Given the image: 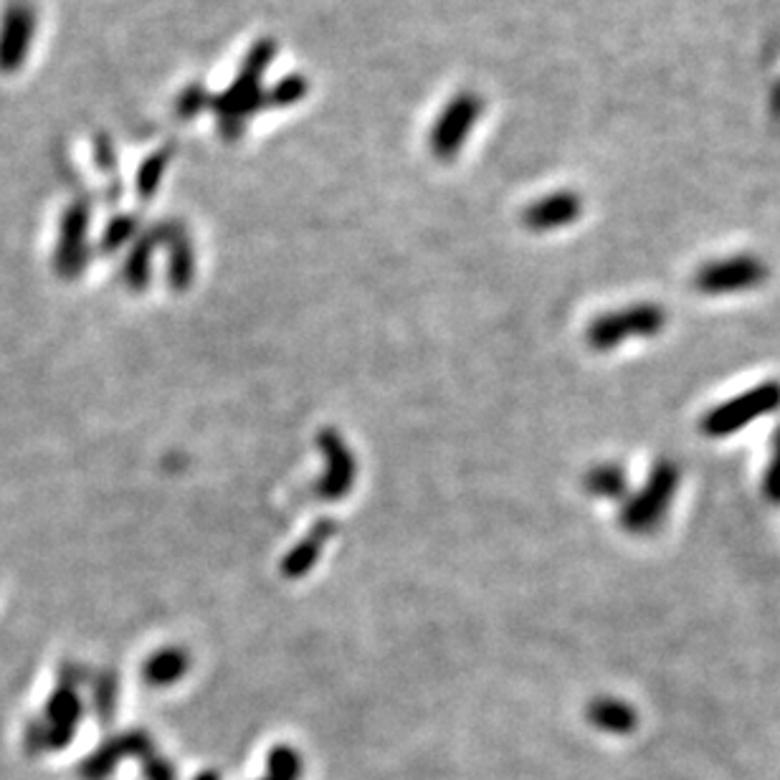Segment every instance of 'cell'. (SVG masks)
Wrapping results in <instances>:
<instances>
[{"mask_svg": "<svg viewBox=\"0 0 780 780\" xmlns=\"http://www.w3.org/2000/svg\"><path fill=\"white\" fill-rule=\"evenodd\" d=\"M583 213V200L581 196L570 190L553 193V196H545L532 203L528 211L522 213V223L535 234H547V231L570 226L581 219Z\"/></svg>", "mask_w": 780, "mask_h": 780, "instance_id": "9c48e42d", "label": "cell"}, {"mask_svg": "<svg viewBox=\"0 0 780 780\" xmlns=\"http://www.w3.org/2000/svg\"><path fill=\"white\" fill-rule=\"evenodd\" d=\"M190 669V654L183 652L177 646H168L160 648L145 661L143 667V679L150 686H170L188 674Z\"/></svg>", "mask_w": 780, "mask_h": 780, "instance_id": "4fadbf2b", "label": "cell"}, {"mask_svg": "<svg viewBox=\"0 0 780 780\" xmlns=\"http://www.w3.org/2000/svg\"><path fill=\"white\" fill-rule=\"evenodd\" d=\"M38 15L28 0H11L0 15V74L21 72L36 38Z\"/></svg>", "mask_w": 780, "mask_h": 780, "instance_id": "5b68a950", "label": "cell"}, {"mask_svg": "<svg viewBox=\"0 0 780 780\" xmlns=\"http://www.w3.org/2000/svg\"><path fill=\"white\" fill-rule=\"evenodd\" d=\"M79 715H82V705L72 686H64V690L53 694V699L49 702V720L53 722V730L49 732L53 740L51 745L59 747L69 743L76 722H79Z\"/></svg>", "mask_w": 780, "mask_h": 780, "instance_id": "9a60e30c", "label": "cell"}, {"mask_svg": "<svg viewBox=\"0 0 780 780\" xmlns=\"http://www.w3.org/2000/svg\"><path fill=\"white\" fill-rule=\"evenodd\" d=\"M763 494H766L768 502L780 507V426L773 431V438H770V461L766 479H763Z\"/></svg>", "mask_w": 780, "mask_h": 780, "instance_id": "d6986e66", "label": "cell"}, {"mask_svg": "<svg viewBox=\"0 0 780 780\" xmlns=\"http://www.w3.org/2000/svg\"><path fill=\"white\" fill-rule=\"evenodd\" d=\"M317 446L322 449V457L327 461V469H324V476L314 484V494L320 499L335 502L343 499L355 482V459L350 449H347L343 438L337 436V431L324 429L317 436Z\"/></svg>", "mask_w": 780, "mask_h": 780, "instance_id": "52a82bcc", "label": "cell"}, {"mask_svg": "<svg viewBox=\"0 0 780 780\" xmlns=\"http://www.w3.org/2000/svg\"><path fill=\"white\" fill-rule=\"evenodd\" d=\"M196 780H219V776H215V773H203V776H198Z\"/></svg>", "mask_w": 780, "mask_h": 780, "instance_id": "7402d4cb", "label": "cell"}, {"mask_svg": "<svg viewBox=\"0 0 780 780\" xmlns=\"http://www.w3.org/2000/svg\"><path fill=\"white\" fill-rule=\"evenodd\" d=\"M335 522L332 520H320L310 530L302 543H299L295 550H292L282 562V573L287 578H302L307 570H310L317 560H320L322 547L330 543L332 535H335Z\"/></svg>", "mask_w": 780, "mask_h": 780, "instance_id": "7c38bea8", "label": "cell"}, {"mask_svg": "<svg viewBox=\"0 0 780 780\" xmlns=\"http://www.w3.org/2000/svg\"><path fill=\"white\" fill-rule=\"evenodd\" d=\"M87 234H89L87 206L84 203L69 206L64 215H61L57 257H53V267H57L59 276H64V280H76V276L84 272V267H87L89 261Z\"/></svg>", "mask_w": 780, "mask_h": 780, "instance_id": "8992f818", "label": "cell"}, {"mask_svg": "<svg viewBox=\"0 0 780 780\" xmlns=\"http://www.w3.org/2000/svg\"><path fill=\"white\" fill-rule=\"evenodd\" d=\"M479 114H482V102L474 95H461L446 107L442 117L436 122L434 137H431V148L438 158L449 160L461 150V145L476 125Z\"/></svg>", "mask_w": 780, "mask_h": 780, "instance_id": "ba28073f", "label": "cell"}, {"mask_svg": "<svg viewBox=\"0 0 780 780\" xmlns=\"http://www.w3.org/2000/svg\"><path fill=\"white\" fill-rule=\"evenodd\" d=\"M585 492L593 494V497L601 499H626L629 497V482H626V471L621 465H614V461H604V465H596L589 469V474L583 476Z\"/></svg>", "mask_w": 780, "mask_h": 780, "instance_id": "2e32d148", "label": "cell"}, {"mask_svg": "<svg viewBox=\"0 0 780 780\" xmlns=\"http://www.w3.org/2000/svg\"><path fill=\"white\" fill-rule=\"evenodd\" d=\"M267 778L264 780H297L299 773H302V760H299V753L292 751L287 745L274 747L269 753L267 760Z\"/></svg>", "mask_w": 780, "mask_h": 780, "instance_id": "e0dca14e", "label": "cell"}, {"mask_svg": "<svg viewBox=\"0 0 780 780\" xmlns=\"http://www.w3.org/2000/svg\"><path fill=\"white\" fill-rule=\"evenodd\" d=\"M682 471L671 459H659L636 494L623 499L619 522L631 535H652L664 524L679 490Z\"/></svg>", "mask_w": 780, "mask_h": 780, "instance_id": "6da1fadb", "label": "cell"}, {"mask_svg": "<svg viewBox=\"0 0 780 780\" xmlns=\"http://www.w3.org/2000/svg\"><path fill=\"white\" fill-rule=\"evenodd\" d=\"M133 231H135V221L133 219H125V215H122V219H114L110 223V228L104 231V242H102L104 251H110V253L117 251L120 246L125 244L129 236H133Z\"/></svg>", "mask_w": 780, "mask_h": 780, "instance_id": "ffe728a7", "label": "cell"}, {"mask_svg": "<svg viewBox=\"0 0 780 780\" xmlns=\"http://www.w3.org/2000/svg\"><path fill=\"white\" fill-rule=\"evenodd\" d=\"M667 324V312L659 305H631L623 307V310H614L596 317L585 330V343H589L593 350L606 352L614 350V347L623 345L626 339L636 337H654L659 335Z\"/></svg>", "mask_w": 780, "mask_h": 780, "instance_id": "7a4b0ae2", "label": "cell"}, {"mask_svg": "<svg viewBox=\"0 0 780 780\" xmlns=\"http://www.w3.org/2000/svg\"><path fill=\"white\" fill-rule=\"evenodd\" d=\"M145 778L148 780H175V768L170 766L165 758L152 753L148 760H145Z\"/></svg>", "mask_w": 780, "mask_h": 780, "instance_id": "44dd1931", "label": "cell"}, {"mask_svg": "<svg viewBox=\"0 0 780 780\" xmlns=\"http://www.w3.org/2000/svg\"><path fill=\"white\" fill-rule=\"evenodd\" d=\"M156 753V745L148 735L143 732H129V735H122L112 743H104L99 751L91 755L87 766L82 768V773L87 776V780H104L107 776L112 773V768L117 766L120 758H127V755H135V758L148 760L150 755Z\"/></svg>", "mask_w": 780, "mask_h": 780, "instance_id": "8fae6325", "label": "cell"}, {"mask_svg": "<svg viewBox=\"0 0 780 780\" xmlns=\"http://www.w3.org/2000/svg\"><path fill=\"white\" fill-rule=\"evenodd\" d=\"M589 722L598 730L626 735L636 728V709L614 697H598L589 705Z\"/></svg>", "mask_w": 780, "mask_h": 780, "instance_id": "5bb4252c", "label": "cell"}, {"mask_svg": "<svg viewBox=\"0 0 780 780\" xmlns=\"http://www.w3.org/2000/svg\"><path fill=\"white\" fill-rule=\"evenodd\" d=\"M269 57H272V49H269V46H267V51L259 49L257 53H253L251 66L246 69V72L242 74V79L234 84V89H231L228 95L219 102L221 107H228V110L221 112L223 117H226L223 127L228 129V135L234 133V127L242 125V120L246 117V114L253 112V107H257L259 69H261V64H264V59H269ZM226 129H223V133H226Z\"/></svg>", "mask_w": 780, "mask_h": 780, "instance_id": "30bf717a", "label": "cell"}, {"mask_svg": "<svg viewBox=\"0 0 780 780\" xmlns=\"http://www.w3.org/2000/svg\"><path fill=\"white\" fill-rule=\"evenodd\" d=\"M768 264L755 253H738V257L707 261L694 274V287L702 295H738V292L755 289L768 280Z\"/></svg>", "mask_w": 780, "mask_h": 780, "instance_id": "277c9868", "label": "cell"}, {"mask_svg": "<svg viewBox=\"0 0 780 780\" xmlns=\"http://www.w3.org/2000/svg\"><path fill=\"white\" fill-rule=\"evenodd\" d=\"M150 259H152V242H140L135 251L129 253L125 264V282L133 289H143L150 282Z\"/></svg>", "mask_w": 780, "mask_h": 780, "instance_id": "ac0fdd59", "label": "cell"}, {"mask_svg": "<svg viewBox=\"0 0 780 780\" xmlns=\"http://www.w3.org/2000/svg\"><path fill=\"white\" fill-rule=\"evenodd\" d=\"M780 408V383L766 381L755 388L745 391L743 396L728 400V404L717 406L702 419V431L707 436L722 438L735 434V431L745 429L747 423L763 419V416L773 413Z\"/></svg>", "mask_w": 780, "mask_h": 780, "instance_id": "3957f363", "label": "cell"}]
</instances>
